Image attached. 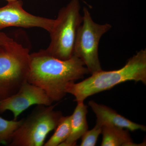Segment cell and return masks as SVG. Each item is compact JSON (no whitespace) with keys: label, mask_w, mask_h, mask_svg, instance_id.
<instances>
[{"label":"cell","mask_w":146,"mask_h":146,"mask_svg":"<svg viewBox=\"0 0 146 146\" xmlns=\"http://www.w3.org/2000/svg\"><path fill=\"white\" fill-rule=\"evenodd\" d=\"M80 8L79 0H72L59 11L50 33V43L45 50L48 54L63 60L73 56L77 33L82 22Z\"/></svg>","instance_id":"277c9868"},{"label":"cell","mask_w":146,"mask_h":146,"mask_svg":"<svg viewBox=\"0 0 146 146\" xmlns=\"http://www.w3.org/2000/svg\"><path fill=\"white\" fill-rule=\"evenodd\" d=\"M54 19L34 16L23 8L21 0L8 2L0 8V30L9 27H39L49 33L54 25Z\"/></svg>","instance_id":"52a82bcc"},{"label":"cell","mask_w":146,"mask_h":146,"mask_svg":"<svg viewBox=\"0 0 146 146\" xmlns=\"http://www.w3.org/2000/svg\"><path fill=\"white\" fill-rule=\"evenodd\" d=\"M71 115L61 117L54 133L44 144V146H59L68 138L71 131Z\"/></svg>","instance_id":"7c38bea8"},{"label":"cell","mask_w":146,"mask_h":146,"mask_svg":"<svg viewBox=\"0 0 146 146\" xmlns=\"http://www.w3.org/2000/svg\"><path fill=\"white\" fill-rule=\"evenodd\" d=\"M89 105L96 116V124L102 127L113 126L131 131L146 130L145 126L133 122L108 106L99 104L94 100L89 101Z\"/></svg>","instance_id":"9c48e42d"},{"label":"cell","mask_w":146,"mask_h":146,"mask_svg":"<svg viewBox=\"0 0 146 146\" xmlns=\"http://www.w3.org/2000/svg\"><path fill=\"white\" fill-rule=\"evenodd\" d=\"M102 146H141L134 143L129 131L123 128L104 126L102 127Z\"/></svg>","instance_id":"8fae6325"},{"label":"cell","mask_w":146,"mask_h":146,"mask_svg":"<svg viewBox=\"0 0 146 146\" xmlns=\"http://www.w3.org/2000/svg\"><path fill=\"white\" fill-rule=\"evenodd\" d=\"M29 50L13 39L0 46V100L16 94L28 82Z\"/></svg>","instance_id":"3957f363"},{"label":"cell","mask_w":146,"mask_h":146,"mask_svg":"<svg viewBox=\"0 0 146 146\" xmlns=\"http://www.w3.org/2000/svg\"><path fill=\"white\" fill-rule=\"evenodd\" d=\"M89 74L82 60L74 55L63 60L52 56L45 50L30 54L28 82L43 89L53 102L59 101L65 96L68 83Z\"/></svg>","instance_id":"6da1fadb"},{"label":"cell","mask_w":146,"mask_h":146,"mask_svg":"<svg viewBox=\"0 0 146 146\" xmlns=\"http://www.w3.org/2000/svg\"><path fill=\"white\" fill-rule=\"evenodd\" d=\"M87 108L88 106L84 104V102H77L76 107L71 115L70 133L67 139L59 146H75L78 140L88 130Z\"/></svg>","instance_id":"30bf717a"},{"label":"cell","mask_w":146,"mask_h":146,"mask_svg":"<svg viewBox=\"0 0 146 146\" xmlns=\"http://www.w3.org/2000/svg\"><path fill=\"white\" fill-rule=\"evenodd\" d=\"M6 1H7L8 2H10L14 1L16 0H6Z\"/></svg>","instance_id":"2e32d148"},{"label":"cell","mask_w":146,"mask_h":146,"mask_svg":"<svg viewBox=\"0 0 146 146\" xmlns=\"http://www.w3.org/2000/svg\"><path fill=\"white\" fill-rule=\"evenodd\" d=\"M82 23L77 33L74 54L80 58L92 74L102 70L98 54L100 40L112 28L110 24L95 23L88 9L83 8Z\"/></svg>","instance_id":"8992f818"},{"label":"cell","mask_w":146,"mask_h":146,"mask_svg":"<svg viewBox=\"0 0 146 146\" xmlns=\"http://www.w3.org/2000/svg\"><path fill=\"white\" fill-rule=\"evenodd\" d=\"M129 81L141 82L146 84V49L136 53L121 69L109 71L102 70L78 83L70 82L66 86L65 91L74 96L77 102H84L92 95Z\"/></svg>","instance_id":"7a4b0ae2"},{"label":"cell","mask_w":146,"mask_h":146,"mask_svg":"<svg viewBox=\"0 0 146 146\" xmlns=\"http://www.w3.org/2000/svg\"><path fill=\"white\" fill-rule=\"evenodd\" d=\"M13 133L9 146H42L47 135L55 129L63 117L56 105H37Z\"/></svg>","instance_id":"5b68a950"},{"label":"cell","mask_w":146,"mask_h":146,"mask_svg":"<svg viewBox=\"0 0 146 146\" xmlns=\"http://www.w3.org/2000/svg\"><path fill=\"white\" fill-rule=\"evenodd\" d=\"M53 102L43 89L27 82L16 94L0 100V114L9 110L13 113V119L17 120L20 114L32 106H50Z\"/></svg>","instance_id":"ba28073f"},{"label":"cell","mask_w":146,"mask_h":146,"mask_svg":"<svg viewBox=\"0 0 146 146\" xmlns=\"http://www.w3.org/2000/svg\"><path fill=\"white\" fill-rule=\"evenodd\" d=\"M13 40V39L9 37L5 33L0 30V46L6 44Z\"/></svg>","instance_id":"9a60e30c"},{"label":"cell","mask_w":146,"mask_h":146,"mask_svg":"<svg viewBox=\"0 0 146 146\" xmlns=\"http://www.w3.org/2000/svg\"><path fill=\"white\" fill-rule=\"evenodd\" d=\"M102 127L96 123L92 129L87 130L81 137L80 146H94L96 145L98 138L101 134Z\"/></svg>","instance_id":"5bb4252c"},{"label":"cell","mask_w":146,"mask_h":146,"mask_svg":"<svg viewBox=\"0 0 146 146\" xmlns=\"http://www.w3.org/2000/svg\"><path fill=\"white\" fill-rule=\"evenodd\" d=\"M22 119L7 120L0 117V145H9L14 132L21 126Z\"/></svg>","instance_id":"4fadbf2b"}]
</instances>
